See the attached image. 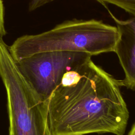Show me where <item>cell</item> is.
Returning a JSON list of instances; mask_svg holds the SVG:
<instances>
[{"instance_id": "277c9868", "label": "cell", "mask_w": 135, "mask_h": 135, "mask_svg": "<svg viewBox=\"0 0 135 135\" xmlns=\"http://www.w3.org/2000/svg\"><path fill=\"white\" fill-rule=\"evenodd\" d=\"M91 55L84 52L47 51L34 54L15 61L28 84L44 101L60 84L64 73Z\"/></svg>"}, {"instance_id": "ba28073f", "label": "cell", "mask_w": 135, "mask_h": 135, "mask_svg": "<svg viewBox=\"0 0 135 135\" xmlns=\"http://www.w3.org/2000/svg\"><path fill=\"white\" fill-rule=\"evenodd\" d=\"M54 0H31L29 4V11H33L40 7L53 2Z\"/></svg>"}, {"instance_id": "52a82bcc", "label": "cell", "mask_w": 135, "mask_h": 135, "mask_svg": "<svg viewBox=\"0 0 135 135\" xmlns=\"http://www.w3.org/2000/svg\"><path fill=\"white\" fill-rule=\"evenodd\" d=\"M6 32L4 26V7L2 0H0V38L5 35Z\"/></svg>"}, {"instance_id": "8992f818", "label": "cell", "mask_w": 135, "mask_h": 135, "mask_svg": "<svg viewBox=\"0 0 135 135\" xmlns=\"http://www.w3.org/2000/svg\"><path fill=\"white\" fill-rule=\"evenodd\" d=\"M103 4L115 5L135 17V0H94Z\"/></svg>"}, {"instance_id": "5b68a950", "label": "cell", "mask_w": 135, "mask_h": 135, "mask_svg": "<svg viewBox=\"0 0 135 135\" xmlns=\"http://www.w3.org/2000/svg\"><path fill=\"white\" fill-rule=\"evenodd\" d=\"M114 21L119 37L114 52L124 73L123 86L135 90V17L119 20L109 12Z\"/></svg>"}, {"instance_id": "3957f363", "label": "cell", "mask_w": 135, "mask_h": 135, "mask_svg": "<svg viewBox=\"0 0 135 135\" xmlns=\"http://www.w3.org/2000/svg\"><path fill=\"white\" fill-rule=\"evenodd\" d=\"M0 76L6 92L8 135H53L48 101H43L23 77L3 38H0Z\"/></svg>"}, {"instance_id": "7a4b0ae2", "label": "cell", "mask_w": 135, "mask_h": 135, "mask_svg": "<svg viewBox=\"0 0 135 135\" xmlns=\"http://www.w3.org/2000/svg\"><path fill=\"white\" fill-rule=\"evenodd\" d=\"M116 26L95 19H72L35 35H24L9 46L15 61L35 53L47 51H72L91 56L114 52L119 39Z\"/></svg>"}, {"instance_id": "6da1fadb", "label": "cell", "mask_w": 135, "mask_h": 135, "mask_svg": "<svg viewBox=\"0 0 135 135\" xmlns=\"http://www.w3.org/2000/svg\"><path fill=\"white\" fill-rule=\"evenodd\" d=\"M118 80L90 57L78 67L76 79L60 84L48 100L53 135L111 133L123 135L129 113Z\"/></svg>"}, {"instance_id": "9c48e42d", "label": "cell", "mask_w": 135, "mask_h": 135, "mask_svg": "<svg viewBox=\"0 0 135 135\" xmlns=\"http://www.w3.org/2000/svg\"><path fill=\"white\" fill-rule=\"evenodd\" d=\"M128 135H135V123L133 126L131 130L129 132Z\"/></svg>"}]
</instances>
